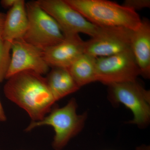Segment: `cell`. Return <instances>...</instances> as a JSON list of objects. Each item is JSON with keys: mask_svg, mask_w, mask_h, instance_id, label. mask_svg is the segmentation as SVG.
<instances>
[{"mask_svg": "<svg viewBox=\"0 0 150 150\" xmlns=\"http://www.w3.org/2000/svg\"><path fill=\"white\" fill-rule=\"evenodd\" d=\"M77 108L76 99L71 98L64 107L53 108L49 115L40 121H31L25 131H30L40 126H52L55 132L52 147L55 150H62L84 126L86 113L78 115Z\"/></svg>", "mask_w": 150, "mask_h": 150, "instance_id": "obj_3", "label": "cell"}, {"mask_svg": "<svg viewBox=\"0 0 150 150\" xmlns=\"http://www.w3.org/2000/svg\"><path fill=\"white\" fill-rule=\"evenodd\" d=\"M46 79L56 101L77 91L80 88L67 68L52 67Z\"/></svg>", "mask_w": 150, "mask_h": 150, "instance_id": "obj_13", "label": "cell"}, {"mask_svg": "<svg viewBox=\"0 0 150 150\" xmlns=\"http://www.w3.org/2000/svg\"><path fill=\"white\" fill-rule=\"evenodd\" d=\"M25 4L23 0H17L6 14L1 35L4 40L12 43L23 38L28 24Z\"/></svg>", "mask_w": 150, "mask_h": 150, "instance_id": "obj_12", "label": "cell"}, {"mask_svg": "<svg viewBox=\"0 0 150 150\" xmlns=\"http://www.w3.org/2000/svg\"><path fill=\"white\" fill-rule=\"evenodd\" d=\"M6 17V14L0 13V35L2 34L3 28Z\"/></svg>", "mask_w": 150, "mask_h": 150, "instance_id": "obj_18", "label": "cell"}, {"mask_svg": "<svg viewBox=\"0 0 150 150\" xmlns=\"http://www.w3.org/2000/svg\"><path fill=\"white\" fill-rule=\"evenodd\" d=\"M12 52L6 79L17 73L32 71L43 75L48 74L50 67L44 58V51L26 42L23 38L12 42Z\"/></svg>", "mask_w": 150, "mask_h": 150, "instance_id": "obj_9", "label": "cell"}, {"mask_svg": "<svg viewBox=\"0 0 150 150\" xmlns=\"http://www.w3.org/2000/svg\"><path fill=\"white\" fill-rule=\"evenodd\" d=\"M4 88L6 97L25 110L32 121L43 119L56 102L46 77L32 71H25L7 79Z\"/></svg>", "mask_w": 150, "mask_h": 150, "instance_id": "obj_1", "label": "cell"}, {"mask_svg": "<svg viewBox=\"0 0 150 150\" xmlns=\"http://www.w3.org/2000/svg\"><path fill=\"white\" fill-rule=\"evenodd\" d=\"M96 68L97 81L107 86L136 81L141 75L131 50L96 58Z\"/></svg>", "mask_w": 150, "mask_h": 150, "instance_id": "obj_6", "label": "cell"}, {"mask_svg": "<svg viewBox=\"0 0 150 150\" xmlns=\"http://www.w3.org/2000/svg\"><path fill=\"white\" fill-rule=\"evenodd\" d=\"M36 1L41 8L57 22L64 35L82 33L91 37L99 29V26L88 21L65 0Z\"/></svg>", "mask_w": 150, "mask_h": 150, "instance_id": "obj_7", "label": "cell"}, {"mask_svg": "<svg viewBox=\"0 0 150 150\" xmlns=\"http://www.w3.org/2000/svg\"><path fill=\"white\" fill-rule=\"evenodd\" d=\"M131 51L139 69L141 75L145 79H149L150 23L147 19L142 20L139 28L133 32Z\"/></svg>", "mask_w": 150, "mask_h": 150, "instance_id": "obj_11", "label": "cell"}, {"mask_svg": "<svg viewBox=\"0 0 150 150\" xmlns=\"http://www.w3.org/2000/svg\"><path fill=\"white\" fill-rule=\"evenodd\" d=\"M133 32L123 27H99L96 34L85 41L84 53L98 58L131 50Z\"/></svg>", "mask_w": 150, "mask_h": 150, "instance_id": "obj_8", "label": "cell"}, {"mask_svg": "<svg viewBox=\"0 0 150 150\" xmlns=\"http://www.w3.org/2000/svg\"><path fill=\"white\" fill-rule=\"evenodd\" d=\"M11 42L4 40L0 35V83L6 79L11 60Z\"/></svg>", "mask_w": 150, "mask_h": 150, "instance_id": "obj_15", "label": "cell"}, {"mask_svg": "<svg viewBox=\"0 0 150 150\" xmlns=\"http://www.w3.org/2000/svg\"><path fill=\"white\" fill-rule=\"evenodd\" d=\"M92 23L100 27H121L135 31L142 19L136 11L106 0H65Z\"/></svg>", "mask_w": 150, "mask_h": 150, "instance_id": "obj_2", "label": "cell"}, {"mask_svg": "<svg viewBox=\"0 0 150 150\" xmlns=\"http://www.w3.org/2000/svg\"><path fill=\"white\" fill-rule=\"evenodd\" d=\"M109 97L112 103H121L134 115L131 123L140 128L147 126L150 121V92L137 81L114 83L108 86Z\"/></svg>", "mask_w": 150, "mask_h": 150, "instance_id": "obj_5", "label": "cell"}, {"mask_svg": "<svg viewBox=\"0 0 150 150\" xmlns=\"http://www.w3.org/2000/svg\"><path fill=\"white\" fill-rule=\"evenodd\" d=\"M17 0H2L1 1V4L3 7L5 8H11L16 3Z\"/></svg>", "mask_w": 150, "mask_h": 150, "instance_id": "obj_17", "label": "cell"}, {"mask_svg": "<svg viewBox=\"0 0 150 150\" xmlns=\"http://www.w3.org/2000/svg\"><path fill=\"white\" fill-rule=\"evenodd\" d=\"M85 41L79 34L65 35L61 43L44 51V58L49 67L68 69L84 54Z\"/></svg>", "mask_w": 150, "mask_h": 150, "instance_id": "obj_10", "label": "cell"}, {"mask_svg": "<svg viewBox=\"0 0 150 150\" xmlns=\"http://www.w3.org/2000/svg\"><path fill=\"white\" fill-rule=\"evenodd\" d=\"M123 5L136 11L149 8L150 0H126Z\"/></svg>", "mask_w": 150, "mask_h": 150, "instance_id": "obj_16", "label": "cell"}, {"mask_svg": "<svg viewBox=\"0 0 150 150\" xmlns=\"http://www.w3.org/2000/svg\"><path fill=\"white\" fill-rule=\"evenodd\" d=\"M96 59L84 53L68 68L73 79L80 88L97 81Z\"/></svg>", "mask_w": 150, "mask_h": 150, "instance_id": "obj_14", "label": "cell"}, {"mask_svg": "<svg viewBox=\"0 0 150 150\" xmlns=\"http://www.w3.org/2000/svg\"><path fill=\"white\" fill-rule=\"evenodd\" d=\"M28 27L23 39L43 51L61 43L65 35L57 22L41 8L37 1L25 4Z\"/></svg>", "mask_w": 150, "mask_h": 150, "instance_id": "obj_4", "label": "cell"}, {"mask_svg": "<svg viewBox=\"0 0 150 150\" xmlns=\"http://www.w3.org/2000/svg\"><path fill=\"white\" fill-rule=\"evenodd\" d=\"M6 116L0 101V122H4L6 120Z\"/></svg>", "mask_w": 150, "mask_h": 150, "instance_id": "obj_19", "label": "cell"}]
</instances>
